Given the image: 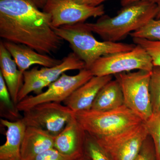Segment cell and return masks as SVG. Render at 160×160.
Masks as SVG:
<instances>
[{
  "mask_svg": "<svg viewBox=\"0 0 160 160\" xmlns=\"http://www.w3.org/2000/svg\"><path fill=\"white\" fill-rule=\"evenodd\" d=\"M0 37L48 55L58 51L64 41L54 31L50 14L30 0H0Z\"/></svg>",
  "mask_w": 160,
  "mask_h": 160,
  "instance_id": "1",
  "label": "cell"
},
{
  "mask_svg": "<svg viewBox=\"0 0 160 160\" xmlns=\"http://www.w3.org/2000/svg\"><path fill=\"white\" fill-rule=\"evenodd\" d=\"M158 11L156 3L141 1L123 6L113 17L103 15L96 22L85 24L104 41L118 42L155 18Z\"/></svg>",
  "mask_w": 160,
  "mask_h": 160,
  "instance_id": "2",
  "label": "cell"
},
{
  "mask_svg": "<svg viewBox=\"0 0 160 160\" xmlns=\"http://www.w3.org/2000/svg\"><path fill=\"white\" fill-rule=\"evenodd\" d=\"M56 33L69 43L73 52L90 67L100 58L117 52L130 51L135 44L97 40L85 23L64 25L54 28Z\"/></svg>",
  "mask_w": 160,
  "mask_h": 160,
  "instance_id": "3",
  "label": "cell"
},
{
  "mask_svg": "<svg viewBox=\"0 0 160 160\" xmlns=\"http://www.w3.org/2000/svg\"><path fill=\"white\" fill-rule=\"evenodd\" d=\"M73 116L86 132L96 138L118 134L143 122L125 105L108 111L90 109L75 112Z\"/></svg>",
  "mask_w": 160,
  "mask_h": 160,
  "instance_id": "4",
  "label": "cell"
},
{
  "mask_svg": "<svg viewBox=\"0 0 160 160\" xmlns=\"http://www.w3.org/2000/svg\"><path fill=\"white\" fill-rule=\"evenodd\" d=\"M151 72L140 70L114 75L122 88L125 106L143 122L153 113L149 88Z\"/></svg>",
  "mask_w": 160,
  "mask_h": 160,
  "instance_id": "5",
  "label": "cell"
},
{
  "mask_svg": "<svg viewBox=\"0 0 160 160\" xmlns=\"http://www.w3.org/2000/svg\"><path fill=\"white\" fill-rule=\"evenodd\" d=\"M151 58L142 47L136 45L128 51L102 57L89 69L93 76L113 75L132 70L151 72L153 68Z\"/></svg>",
  "mask_w": 160,
  "mask_h": 160,
  "instance_id": "6",
  "label": "cell"
},
{
  "mask_svg": "<svg viewBox=\"0 0 160 160\" xmlns=\"http://www.w3.org/2000/svg\"><path fill=\"white\" fill-rule=\"evenodd\" d=\"M93 76L90 70L86 68L79 70L74 76L63 73L57 80L49 84L46 91L35 96L27 97L18 102L17 105L18 110L26 111L42 103L63 102L75 90Z\"/></svg>",
  "mask_w": 160,
  "mask_h": 160,
  "instance_id": "7",
  "label": "cell"
},
{
  "mask_svg": "<svg viewBox=\"0 0 160 160\" xmlns=\"http://www.w3.org/2000/svg\"><path fill=\"white\" fill-rule=\"evenodd\" d=\"M149 136L144 122L118 134L94 137L112 160H134Z\"/></svg>",
  "mask_w": 160,
  "mask_h": 160,
  "instance_id": "8",
  "label": "cell"
},
{
  "mask_svg": "<svg viewBox=\"0 0 160 160\" xmlns=\"http://www.w3.org/2000/svg\"><path fill=\"white\" fill-rule=\"evenodd\" d=\"M73 112L60 103H44L23 112L21 119L26 127L40 128L56 136L73 116Z\"/></svg>",
  "mask_w": 160,
  "mask_h": 160,
  "instance_id": "9",
  "label": "cell"
},
{
  "mask_svg": "<svg viewBox=\"0 0 160 160\" xmlns=\"http://www.w3.org/2000/svg\"><path fill=\"white\" fill-rule=\"evenodd\" d=\"M42 11L51 16L54 28L84 23L89 18L102 16L105 12L102 4L92 6L79 4L74 0H45Z\"/></svg>",
  "mask_w": 160,
  "mask_h": 160,
  "instance_id": "10",
  "label": "cell"
},
{
  "mask_svg": "<svg viewBox=\"0 0 160 160\" xmlns=\"http://www.w3.org/2000/svg\"><path fill=\"white\" fill-rule=\"evenodd\" d=\"M86 132L74 116L55 138L54 148L61 153L79 157L84 153Z\"/></svg>",
  "mask_w": 160,
  "mask_h": 160,
  "instance_id": "11",
  "label": "cell"
},
{
  "mask_svg": "<svg viewBox=\"0 0 160 160\" xmlns=\"http://www.w3.org/2000/svg\"><path fill=\"white\" fill-rule=\"evenodd\" d=\"M112 79V75L92 77L75 90L63 102L64 105L73 112L91 109L99 92Z\"/></svg>",
  "mask_w": 160,
  "mask_h": 160,
  "instance_id": "12",
  "label": "cell"
},
{
  "mask_svg": "<svg viewBox=\"0 0 160 160\" xmlns=\"http://www.w3.org/2000/svg\"><path fill=\"white\" fill-rule=\"evenodd\" d=\"M2 42L16 63L18 68L23 73L32 65L52 67L60 64L62 61V59L55 58L49 55L39 53L26 45L6 41Z\"/></svg>",
  "mask_w": 160,
  "mask_h": 160,
  "instance_id": "13",
  "label": "cell"
},
{
  "mask_svg": "<svg viewBox=\"0 0 160 160\" xmlns=\"http://www.w3.org/2000/svg\"><path fill=\"white\" fill-rule=\"evenodd\" d=\"M56 136L37 127H26L21 148V160H33L44 152L54 148Z\"/></svg>",
  "mask_w": 160,
  "mask_h": 160,
  "instance_id": "14",
  "label": "cell"
},
{
  "mask_svg": "<svg viewBox=\"0 0 160 160\" xmlns=\"http://www.w3.org/2000/svg\"><path fill=\"white\" fill-rule=\"evenodd\" d=\"M6 127V141L0 146V160H21V148L26 126L21 119L15 121L1 118Z\"/></svg>",
  "mask_w": 160,
  "mask_h": 160,
  "instance_id": "15",
  "label": "cell"
},
{
  "mask_svg": "<svg viewBox=\"0 0 160 160\" xmlns=\"http://www.w3.org/2000/svg\"><path fill=\"white\" fill-rule=\"evenodd\" d=\"M0 69L12 99L17 106L18 103V95L23 84V73L18 68L2 41L0 42Z\"/></svg>",
  "mask_w": 160,
  "mask_h": 160,
  "instance_id": "16",
  "label": "cell"
},
{
  "mask_svg": "<svg viewBox=\"0 0 160 160\" xmlns=\"http://www.w3.org/2000/svg\"><path fill=\"white\" fill-rule=\"evenodd\" d=\"M85 68V63L72 52L63 58L62 62L56 66L52 67H43L41 69L35 67L29 71L26 70L23 73L31 77L43 80L50 84L57 80L66 71L81 70Z\"/></svg>",
  "mask_w": 160,
  "mask_h": 160,
  "instance_id": "17",
  "label": "cell"
},
{
  "mask_svg": "<svg viewBox=\"0 0 160 160\" xmlns=\"http://www.w3.org/2000/svg\"><path fill=\"white\" fill-rule=\"evenodd\" d=\"M124 104L122 88L117 80H112L98 93L91 109L105 111L118 109Z\"/></svg>",
  "mask_w": 160,
  "mask_h": 160,
  "instance_id": "18",
  "label": "cell"
},
{
  "mask_svg": "<svg viewBox=\"0 0 160 160\" xmlns=\"http://www.w3.org/2000/svg\"><path fill=\"white\" fill-rule=\"evenodd\" d=\"M23 81L24 83L18 95V102L27 97L30 92H34L37 95L40 94L43 92V89L49 85L45 81L31 77L24 73H23Z\"/></svg>",
  "mask_w": 160,
  "mask_h": 160,
  "instance_id": "19",
  "label": "cell"
},
{
  "mask_svg": "<svg viewBox=\"0 0 160 160\" xmlns=\"http://www.w3.org/2000/svg\"><path fill=\"white\" fill-rule=\"evenodd\" d=\"M132 38L160 41V19H152L142 28L130 33Z\"/></svg>",
  "mask_w": 160,
  "mask_h": 160,
  "instance_id": "20",
  "label": "cell"
},
{
  "mask_svg": "<svg viewBox=\"0 0 160 160\" xmlns=\"http://www.w3.org/2000/svg\"><path fill=\"white\" fill-rule=\"evenodd\" d=\"M144 123L154 144L157 159L160 160V108Z\"/></svg>",
  "mask_w": 160,
  "mask_h": 160,
  "instance_id": "21",
  "label": "cell"
},
{
  "mask_svg": "<svg viewBox=\"0 0 160 160\" xmlns=\"http://www.w3.org/2000/svg\"><path fill=\"white\" fill-rule=\"evenodd\" d=\"M85 150L91 160H112L91 135L86 132Z\"/></svg>",
  "mask_w": 160,
  "mask_h": 160,
  "instance_id": "22",
  "label": "cell"
},
{
  "mask_svg": "<svg viewBox=\"0 0 160 160\" xmlns=\"http://www.w3.org/2000/svg\"><path fill=\"white\" fill-rule=\"evenodd\" d=\"M150 95L153 112L160 108V67L153 66L150 80Z\"/></svg>",
  "mask_w": 160,
  "mask_h": 160,
  "instance_id": "23",
  "label": "cell"
},
{
  "mask_svg": "<svg viewBox=\"0 0 160 160\" xmlns=\"http://www.w3.org/2000/svg\"><path fill=\"white\" fill-rule=\"evenodd\" d=\"M134 44L146 50L152 60L153 66L160 67V41H151L145 39L133 38Z\"/></svg>",
  "mask_w": 160,
  "mask_h": 160,
  "instance_id": "24",
  "label": "cell"
},
{
  "mask_svg": "<svg viewBox=\"0 0 160 160\" xmlns=\"http://www.w3.org/2000/svg\"><path fill=\"white\" fill-rule=\"evenodd\" d=\"M0 101L8 113L12 117L16 118L18 116L16 105L12 99L11 95L5 80L0 72Z\"/></svg>",
  "mask_w": 160,
  "mask_h": 160,
  "instance_id": "25",
  "label": "cell"
},
{
  "mask_svg": "<svg viewBox=\"0 0 160 160\" xmlns=\"http://www.w3.org/2000/svg\"><path fill=\"white\" fill-rule=\"evenodd\" d=\"M134 160H157L154 144L149 135L146 138Z\"/></svg>",
  "mask_w": 160,
  "mask_h": 160,
  "instance_id": "26",
  "label": "cell"
},
{
  "mask_svg": "<svg viewBox=\"0 0 160 160\" xmlns=\"http://www.w3.org/2000/svg\"><path fill=\"white\" fill-rule=\"evenodd\" d=\"M79 157L66 155L52 148L39 155L33 160H75Z\"/></svg>",
  "mask_w": 160,
  "mask_h": 160,
  "instance_id": "27",
  "label": "cell"
},
{
  "mask_svg": "<svg viewBox=\"0 0 160 160\" xmlns=\"http://www.w3.org/2000/svg\"><path fill=\"white\" fill-rule=\"evenodd\" d=\"M141 1H145V2H151L158 4L160 2V0H123L121 2L122 6H125L131 3L136 2H141Z\"/></svg>",
  "mask_w": 160,
  "mask_h": 160,
  "instance_id": "28",
  "label": "cell"
},
{
  "mask_svg": "<svg viewBox=\"0 0 160 160\" xmlns=\"http://www.w3.org/2000/svg\"><path fill=\"white\" fill-rule=\"evenodd\" d=\"M39 9H43L45 4V0H30Z\"/></svg>",
  "mask_w": 160,
  "mask_h": 160,
  "instance_id": "29",
  "label": "cell"
},
{
  "mask_svg": "<svg viewBox=\"0 0 160 160\" xmlns=\"http://www.w3.org/2000/svg\"><path fill=\"white\" fill-rule=\"evenodd\" d=\"M76 2L81 4L90 5L94 0H74Z\"/></svg>",
  "mask_w": 160,
  "mask_h": 160,
  "instance_id": "30",
  "label": "cell"
},
{
  "mask_svg": "<svg viewBox=\"0 0 160 160\" xmlns=\"http://www.w3.org/2000/svg\"><path fill=\"white\" fill-rule=\"evenodd\" d=\"M108 1V0H94L90 4V6H98L99 5H101L102 3L104 2ZM122 2L123 0H120Z\"/></svg>",
  "mask_w": 160,
  "mask_h": 160,
  "instance_id": "31",
  "label": "cell"
},
{
  "mask_svg": "<svg viewBox=\"0 0 160 160\" xmlns=\"http://www.w3.org/2000/svg\"><path fill=\"white\" fill-rule=\"evenodd\" d=\"M75 160H91V158L86 153H84L82 155Z\"/></svg>",
  "mask_w": 160,
  "mask_h": 160,
  "instance_id": "32",
  "label": "cell"
},
{
  "mask_svg": "<svg viewBox=\"0 0 160 160\" xmlns=\"http://www.w3.org/2000/svg\"><path fill=\"white\" fill-rule=\"evenodd\" d=\"M158 7V11L157 15L156 16V19H160V2H159L157 4Z\"/></svg>",
  "mask_w": 160,
  "mask_h": 160,
  "instance_id": "33",
  "label": "cell"
}]
</instances>
